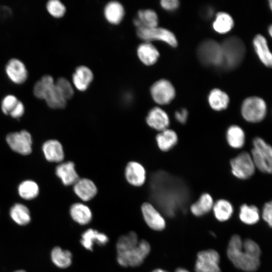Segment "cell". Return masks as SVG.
<instances>
[{
	"label": "cell",
	"mask_w": 272,
	"mask_h": 272,
	"mask_svg": "<svg viewBox=\"0 0 272 272\" xmlns=\"http://www.w3.org/2000/svg\"><path fill=\"white\" fill-rule=\"evenodd\" d=\"M242 242L238 235L231 238L227 248L228 257L236 267L247 272L254 271L259 266V258L245 252L242 247Z\"/></svg>",
	"instance_id": "cell-1"
},
{
	"label": "cell",
	"mask_w": 272,
	"mask_h": 272,
	"mask_svg": "<svg viewBox=\"0 0 272 272\" xmlns=\"http://www.w3.org/2000/svg\"><path fill=\"white\" fill-rule=\"evenodd\" d=\"M223 62L221 66L232 70L238 66L243 59L245 47L243 41L238 37L231 36L221 44Z\"/></svg>",
	"instance_id": "cell-2"
},
{
	"label": "cell",
	"mask_w": 272,
	"mask_h": 272,
	"mask_svg": "<svg viewBox=\"0 0 272 272\" xmlns=\"http://www.w3.org/2000/svg\"><path fill=\"white\" fill-rule=\"evenodd\" d=\"M251 156L255 168L262 172L271 173L272 171V148L262 139L255 138L252 142Z\"/></svg>",
	"instance_id": "cell-3"
},
{
	"label": "cell",
	"mask_w": 272,
	"mask_h": 272,
	"mask_svg": "<svg viewBox=\"0 0 272 272\" xmlns=\"http://www.w3.org/2000/svg\"><path fill=\"white\" fill-rule=\"evenodd\" d=\"M150 250L149 243L145 240H141L126 251L117 253V261L122 266H138L143 262Z\"/></svg>",
	"instance_id": "cell-4"
},
{
	"label": "cell",
	"mask_w": 272,
	"mask_h": 272,
	"mask_svg": "<svg viewBox=\"0 0 272 272\" xmlns=\"http://www.w3.org/2000/svg\"><path fill=\"white\" fill-rule=\"evenodd\" d=\"M42 87V100L52 109H62L66 105L67 100L55 85L52 76L44 75L39 80Z\"/></svg>",
	"instance_id": "cell-5"
},
{
	"label": "cell",
	"mask_w": 272,
	"mask_h": 272,
	"mask_svg": "<svg viewBox=\"0 0 272 272\" xmlns=\"http://www.w3.org/2000/svg\"><path fill=\"white\" fill-rule=\"evenodd\" d=\"M266 111L265 101L258 97L247 98L241 105V112L243 118L251 123L262 121L266 115Z\"/></svg>",
	"instance_id": "cell-6"
},
{
	"label": "cell",
	"mask_w": 272,
	"mask_h": 272,
	"mask_svg": "<svg viewBox=\"0 0 272 272\" xmlns=\"http://www.w3.org/2000/svg\"><path fill=\"white\" fill-rule=\"evenodd\" d=\"M197 55L204 64L221 66L223 62L221 44L212 39L202 41L197 49Z\"/></svg>",
	"instance_id": "cell-7"
},
{
	"label": "cell",
	"mask_w": 272,
	"mask_h": 272,
	"mask_svg": "<svg viewBox=\"0 0 272 272\" xmlns=\"http://www.w3.org/2000/svg\"><path fill=\"white\" fill-rule=\"evenodd\" d=\"M231 171L234 176L240 179H246L254 173L255 167L251 155L242 152L230 161Z\"/></svg>",
	"instance_id": "cell-8"
},
{
	"label": "cell",
	"mask_w": 272,
	"mask_h": 272,
	"mask_svg": "<svg viewBox=\"0 0 272 272\" xmlns=\"http://www.w3.org/2000/svg\"><path fill=\"white\" fill-rule=\"evenodd\" d=\"M6 142L15 152L22 155H28L32 151V139L26 130L11 132L6 136Z\"/></svg>",
	"instance_id": "cell-9"
},
{
	"label": "cell",
	"mask_w": 272,
	"mask_h": 272,
	"mask_svg": "<svg viewBox=\"0 0 272 272\" xmlns=\"http://www.w3.org/2000/svg\"><path fill=\"white\" fill-rule=\"evenodd\" d=\"M138 37L145 42L160 40L166 42L172 47L177 45V41L174 34L168 29L161 27L150 28H137Z\"/></svg>",
	"instance_id": "cell-10"
},
{
	"label": "cell",
	"mask_w": 272,
	"mask_h": 272,
	"mask_svg": "<svg viewBox=\"0 0 272 272\" xmlns=\"http://www.w3.org/2000/svg\"><path fill=\"white\" fill-rule=\"evenodd\" d=\"M220 257L216 250L209 249L199 252L195 264L196 272H221Z\"/></svg>",
	"instance_id": "cell-11"
},
{
	"label": "cell",
	"mask_w": 272,
	"mask_h": 272,
	"mask_svg": "<svg viewBox=\"0 0 272 272\" xmlns=\"http://www.w3.org/2000/svg\"><path fill=\"white\" fill-rule=\"evenodd\" d=\"M150 92L154 101L160 105L170 103L175 96V90L173 86L165 79H161L155 82L150 88Z\"/></svg>",
	"instance_id": "cell-12"
},
{
	"label": "cell",
	"mask_w": 272,
	"mask_h": 272,
	"mask_svg": "<svg viewBox=\"0 0 272 272\" xmlns=\"http://www.w3.org/2000/svg\"><path fill=\"white\" fill-rule=\"evenodd\" d=\"M141 211L145 222L151 229L161 231L165 228L166 222L164 218L153 205L149 202L144 203Z\"/></svg>",
	"instance_id": "cell-13"
},
{
	"label": "cell",
	"mask_w": 272,
	"mask_h": 272,
	"mask_svg": "<svg viewBox=\"0 0 272 272\" xmlns=\"http://www.w3.org/2000/svg\"><path fill=\"white\" fill-rule=\"evenodd\" d=\"M6 72L10 80L16 84L24 83L28 78V71L24 63L17 58H12L6 65Z\"/></svg>",
	"instance_id": "cell-14"
},
{
	"label": "cell",
	"mask_w": 272,
	"mask_h": 272,
	"mask_svg": "<svg viewBox=\"0 0 272 272\" xmlns=\"http://www.w3.org/2000/svg\"><path fill=\"white\" fill-rule=\"evenodd\" d=\"M125 177L127 182L131 185L134 186H142L146 179L145 169L137 162H130L125 169Z\"/></svg>",
	"instance_id": "cell-15"
},
{
	"label": "cell",
	"mask_w": 272,
	"mask_h": 272,
	"mask_svg": "<svg viewBox=\"0 0 272 272\" xmlns=\"http://www.w3.org/2000/svg\"><path fill=\"white\" fill-rule=\"evenodd\" d=\"M146 122L152 128L161 131L168 128L170 120L164 110L159 107H155L148 112Z\"/></svg>",
	"instance_id": "cell-16"
},
{
	"label": "cell",
	"mask_w": 272,
	"mask_h": 272,
	"mask_svg": "<svg viewBox=\"0 0 272 272\" xmlns=\"http://www.w3.org/2000/svg\"><path fill=\"white\" fill-rule=\"evenodd\" d=\"M46 160L50 162L60 163L64 158V153L61 144L57 140L52 139L45 141L42 147Z\"/></svg>",
	"instance_id": "cell-17"
},
{
	"label": "cell",
	"mask_w": 272,
	"mask_h": 272,
	"mask_svg": "<svg viewBox=\"0 0 272 272\" xmlns=\"http://www.w3.org/2000/svg\"><path fill=\"white\" fill-rule=\"evenodd\" d=\"M55 174L63 185H74L79 179L75 164L71 161L60 163L55 168Z\"/></svg>",
	"instance_id": "cell-18"
},
{
	"label": "cell",
	"mask_w": 272,
	"mask_h": 272,
	"mask_svg": "<svg viewBox=\"0 0 272 272\" xmlns=\"http://www.w3.org/2000/svg\"><path fill=\"white\" fill-rule=\"evenodd\" d=\"M73 189L81 199L86 201L92 199L97 192L95 183L87 178L79 179L74 184Z\"/></svg>",
	"instance_id": "cell-19"
},
{
	"label": "cell",
	"mask_w": 272,
	"mask_h": 272,
	"mask_svg": "<svg viewBox=\"0 0 272 272\" xmlns=\"http://www.w3.org/2000/svg\"><path fill=\"white\" fill-rule=\"evenodd\" d=\"M80 242L85 248L92 251L94 243L100 246L105 245L108 242V238L104 233L89 229L82 234Z\"/></svg>",
	"instance_id": "cell-20"
},
{
	"label": "cell",
	"mask_w": 272,
	"mask_h": 272,
	"mask_svg": "<svg viewBox=\"0 0 272 272\" xmlns=\"http://www.w3.org/2000/svg\"><path fill=\"white\" fill-rule=\"evenodd\" d=\"M73 82L75 87L79 91L87 90L93 79V74L91 70L84 65L76 68L73 74Z\"/></svg>",
	"instance_id": "cell-21"
},
{
	"label": "cell",
	"mask_w": 272,
	"mask_h": 272,
	"mask_svg": "<svg viewBox=\"0 0 272 272\" xmlns=\"http://www.w3.org/2000/svg\"><path fill=\"white\" fill-rule=\"evenodd\" d=\"M137 54L140 60L146 65L154 64L159 57L158 50L148 42H145L138 46Z\"/></svg>",
	"instance_id": "cell-22"
},
{
	"label": "cell",
	"mask_w": 272,
	"mask_h": 272,
	"mask_svg": "<svg viewBox=\"0 0 272 272\" xmlns=\"http://www.w3.org/2000/svg\"><path fill=\"white\" fill-rule=\"evenodd\" d=\"M70 213L74 221L82 225L90 223L92 220V214L90 208L86 205L77 202L72 205Z\"/></svg>",
	"instance_id": "cell-23"
},
{
	"label": "cell",
	"mask_w": 272,
	"mask_h": 272,
	"mask_svg": "<svg viewBox=\"0 0 272 272\" xmlns=\"http://www.w3.org/2000/svg\"><path fill=\"white\" fill-rule=\"evenodd\" d=\"M255 51L262 62L267 66H271L272 56L265 38L260 34L255 36L253 40Z\"/></svg>",
	"instance_id": "cell-24"
},
{
	"label": "cell",
	"mask_w": 272,
	"mask_h": 272,
	"mask_svg": "<svg viewBox=\"0 0 272 272\" xmlns=\"http://www.w3.org/2000/svg\"><path fill=\"white\" fill-rule=\"evenodd\" d=\"M133 23L137 28L156 27L158 24V18L154 11L151 9L142 10L138 12Z\"/></svg>",
	"instance_id": "cell-25"
},
{
	"label": "cell",
	"mask_w": 272,
	"mask_h": 272,
	"mask_svg": "<svg viewBox=\"0 0 272 272\" xmlns=\"http://www.w3.org/2000/svg\"><path fill=\"white\" fill-rule=\"evenodd\" d=\"M104 14L106 19L112 24H118L123 19L124 10L122 5L118 2L111 1L106 4Z\"/></svg>",
	"instance_id": "cell-26"
},
{
	"label": "cell",
	"mask_w": 272,
	"mask_h": 272,
	"mask_svg": "<svg viewBox=\"0 0 272 272\" xmlns=\"http://www.w3.org/2000/svg\"><path fill=\"white\" fill-rule=\"evenodd\" d=\"M156 140L159 148L162 151L167 152L176 145L178 136L175 131L167 128L160 131Z\"/></svg>",
	"instance_id": "cell-27"
},
{
	"label": "cell",
	"mask_w": 272,
	"mask_h": 272,
	"mask_svg": "<svg viewBox=\"0 0 272 272\" xmlns=\"http://www.w3.org/2000/svg\"><path fill=\"white\" fill-rule=\"evenodd\" d=\"M214 203L212 196L209 193H204L191 205L190 210L193 215L200 217L209 213L213 209Z\"/></svg>",
	"instance_id": "cell-28"
},
{
	"label": "cell",
	"mask_w": 272,
	"mask_h": 272,
	"mask_svg": "<svg viewBox=\"0 0 272 272\" xmlns=\"http://www.w3.org/2000/svg\"><path fill=\"white\" fill-rule=\"evenodd\" d=\"M226 139L231 147L236 149H240L245 144V132L239 126L231 125L227 130Z\"/></svg>",
	"instance_id": "cell-29"
},
{
	"label": "cell",
	"mask_w": 272,
	"mask_h": 272,
	"mask_svg": "<svg viewBox=\"0 0 272 272\" xmlns=\"http://www.w3.org/2000/svg\"><path fill=\"white\" fill-rule=\"evenodd\" d=\"M208 101L213 109L221 111L228 107L229 98L225 92L219 89H214L210 93Z\"/></svg>",
	"instance_id": "cell-30"
},
{
	"label": "cell",
	"mask_w": 272,
	"mask_h": 272,
	"mask_svg": "<svg viewBox=\"0 0 272 272\" xmlns=\"http://www.w3.org/2000/svg\"><path fill=\"white\" fill-rule=\"evenodd\" d=\"M10 215L18 225L24 226L31 221V214L29 209L20 203L14 204L10 209Z\"/></svg>",
	"instance_id": "cell-31"
},
{
	"label": "cell",
	"mask_w": 272,
	"mask_h": 272,
	"mask_svg": "<svg viewBox=\"0 0 272 272\" xmlns=\"http://www.w3.org/2000/svg\"><path fill=\"white\" fill-rule=\"evenodd\" d=\"M213 210L215 218L220 222L229 220L233 213L232 205L228 200L221 199L214 203Z\"/></svg>",
	"instance_id": "cell-32"
},
{
	"label": "cell",
	"mask_w": 272,
	"mask_h": 272,
	"mask_svg": "<svg viewBox=\"0 0 272 272\" xmlns=\"http://www.w3.org/2000/svg\"><path fill=\"white\" fill-rule=\"evenodd\" d=\"M51 258L56 266L64 268L71 264L72 254L70 251L56 246L54 247L51 252Z\"/></svg>",
	"instance_id": "cell-33"
},
{
	"label": "cell",
	"mask_w": 272,
	"mask_h": 272,
	"mask_svg": "<svg viewBox=\"0 0 272 272\" xmlns=\"http://www.w3.org/2000/svg\"><path fill=\"white\" fill-rule=\"evenodd\" d=\"M19 196L25 200L36 198L39 193L38 184L32 180H26L20 183L18 187Z\"/></svg>",
	"instance_id": "cell-34"
},
{
	"label": "cell",
	"mask_w": 272,
	"mask_h": 272,
	"mask_svg": "<svg viewBox=\"0 0 272 272\" xmlns=\"http://www.w3.org/2000/svg\"><path fill=\"white\" fill-rule=\"evenodd\" d=\"M239 218L247 225H253L259 220V210L255 206L243 204L240 208Z\"/></svg>",
	"instance_id": "cell-35"
},
{
	"label": "cell",
	"mask_w": 272,
	"mask_h": 272,
	"mask_svg": "<svg viewBox=\"0 0 272 272\" xmlns=\"http://www.w3.org/2000/svg\"><path fill=\"white\" fill-rule=\"evenodd\" d=\"M234 25L232 18L225 12L218 13L213 23L214 30L219 33H226L230 31Z\"/></svg>",
	"instance_id": "cell-36"
},
{
	"label": "cell",
	"mask_w": 272,
	"mask_h": 272,
	"mask_svg": "<svg viewBox=\"0 0 272 272\" xmlns=\"http://www.w3.org/2000/svg\"><path fill=\"white\" fill-rule=\"evenodd\" d=\"M139 241L138 236L134 232H130L121 236L116 243L117 253L126 251L137 245Z\"/></svg>",
	"instance_id": "cell-37"
},
{
	"label": "cell",
	"mask_w": 272,
	"mask_h": 272,
	"mask_svg": "<svg viewBox=\"0 0 272 272\" xmlns=\"http://www.w3.org/2000/svg\"><path fill=\"white\" fill-rule=\"evenodd\" d=\"M46 9L52 17L56 18L62 17L65 13L64 5L58 0H50L46 4Z\"/></svg>",
	"instance_id": "cell-38"
},
{
	"label": "cell",
	"mask_w": 272,
	"mask_h": 272,
	"mask_svg": "<svg viewBox=\"0 0 272 272\" xmlns=\"http://www.w3.org/2000/svg\"><path fill=\"white\" fill-rule=\"evenodd\" d=\"M55 85L67 101L73 97L74 94V89L67 79L63 77L59 78L55 82Z\"/></svg>",
	"instance_id": "cell-39"
},
{
	"label": "cell",
	"mask_w": 272,
	"mask_h": 272,
	"mask_svg": "<svg viewBox=\"0 0 272 272\" xmlns=\"http://www.w3.org/2000/svg\"><path fill=\"white\" fill-rule=\"evenodd\" d=\"M243 250L250 255L259 258L261 250L259 245L251 239H246L242 242Z\"/></svg>",
	"instance_id": "cell-40"
},
{
	"label": "cell",
	"mask_w": 272,
	"mask_h": 272,
	"mask_svg": "<svg viewBox=\"0 0 272 272\" xmlns=\"http://www.w3.org/2000/svg\"><path fill=\"white\" fill-rule=\"evenodd\" d=\"M18 101V98L13 95H8L5 96L2 101V112L6 115H9L17 105Z\"/></svg>",
	"instance_id": "cell-41"
},
{
	"label": "cell",
	"mask_w": 272,
	"mask_h": 272,
	"mask_svg": "<svg viewBox=\"0 0 272 272\" xmlns=\"http://www.w3.org/2000/svg\"><path fill=\"white\" fill-rule=\"evenodd\" d=\"M271 211L272 204L271 201L267 202L265 203L262 211V218L263 220L267 223L269 227H271Z\"/></svg>",
	"instance_id": "cell-42"
},
{
	"label": "cell",
	"mask_w": 272,
	"mask_h": 272,
	"mask_svg": "<svg viewBox=\"0 0 272 272\" xmlns=\"http://www.w3.org/2000/svg\"><path fill=\"white\" fill-rule=\"evenodd\" d=\"M25 112V107L23 103L20 100L18 101L17 105L11 111L9 115L13 118L18 119L22 117Z\"/></svg>",
	"instance_id": "cell-43"
},
{
	"label": "cell",
	"mask_w": 272,
	"mask_h": 272,
	"mask_svg": "<svg viewBox=\"0 0 272 272\" xmlns=\"http://www.w3.org/2000/svg\"><path fill=\"white\" fill-rule=\"evenodd\" d=\"M160 4L163 9L168 11H173L178 8L179 2L177 0H162Z\"/></svg>",
	"instance_id": "cell-44"
},
{
	"label": "cell",
	"mask_w": 272,
	"mask_h": 272,
	"mask_svg": "<svg viewBox=\"0 0 272 272\" xmlns=\"http://www.w3.org/2000/svg\"><path fill=\"white\" fill-rule=\"evenodd\" d=\"M188 111L185 109H181L175 113V118L177 121L181 124H184L187 119Z\"/></svg>",
	"instance_id": "cell-45"
},
{
	"label": "cell",
	"mask_w": 272,
	"mask_h": 272,
	"mask_svg": "<svg viewBox=\"0 0 272 272\" xmlns=\"http://www.w3.org/2000/svg\"><path fill=\"white\" fill-rule=\"evenodd\" d=\"M213 11L212 9L208 8L207 10L204 11L203 16L206 17H211L212 15Z\"/></svg>",
	"instance_id": "cell-46"
},
{
	"label": "cell",
	"mask_w": 272,
	"mask_h": 272,
	"mask_svg": "<svg viewBox=\"0 0 272 272\" xmlns=\"http://www.w3.org/2000/svg\"><path fill=\"white\" fill-rule=\"evenodd\" d=\"M175 272H189L188 270L183 268H178Z\"/></svg>",
	"instance_id": "cell-47"
},
{
	"label": "cell",
	"mask_w": 272,
	"mask_h": 272,
	"mask_svg": "<svg viewBox=\"0 0 272 272\" xmlns=\"http://www.w3.org/2000/svg\"><path fill=\"white\" fill-rule=\"evenodd\" d=\"M152 272H168V271L162 269L158 268V269H154Z\"/></svg>",
	"instance_id": "cell-48"
},
{
	"label": "cell",
	"mask_w": 272,
	"mask_h": 272,
	"mask_svg": "<svg viewBox=\"0 0 272 272\" xmlns=\"http://www.w3.org/2000/svg\"><path fill=\"white\" fill-rule=\"evenodd\" d=\"M272 27L271 26H269V33L270 34V35L271 36V32H272Z\"/></svg>",
	"instance_id": "cell-49"
},
{
	"label": "cell",
	"mask_w": 272,
	"mask_h": 272,
	"mask_svg": "<svg viewBox=\"0 0 272 272\" xmlns=\"http://www.w3.org/2000/svg\"><path fill=\"white\" fill-rule=\"evenodd\" d=\"M15 272H26V271L23 270H18L15 271Z\"/></svg>",
	"instance_id": "cell-50"
}]
</instances>
